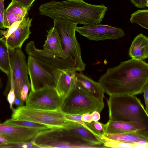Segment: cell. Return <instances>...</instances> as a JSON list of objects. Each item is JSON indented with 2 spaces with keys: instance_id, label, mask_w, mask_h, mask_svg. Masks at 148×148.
I'll use <instances>...</instances> for the list:
<instances>
[{
  "instance_id": "cell-1",
  "label": "cell",
  "mask_w": 148,
  "mask_h": 148,
  "mask_svg": "<svg viewBox=\"0 0 148 148\" xmlns=\"http://www.w3.org/2000/svg\"><path fill=\"white\" fill-rule=\"evenodd\" d=\"M98 82L110 96L136 95L142 93L148 82V64L131 58L108 68Z\"/></svg>"
},
{
  "instance_id": "cell-2",
  "label": "cell",
  "mask_w": 148,
  "mask_h": 148,
  "mask_svg": "<svg viewBox=\"0 0 148 148\" xmlns=\"http://www.w3.org/2000/svg\"><path fill=\"white\" fill-rule=\"evenodd\" d=\"M40 14L53 20L65 19L84 25L100 23L108 8L103 4H90L83 0L52 1L40 6Z\"/></svg>"
},
{
  "instance_id": "cell-3",
  "label": "cell",
  "mask_w": 148,
  "mask_h": 148,
  "mask_svg": "<svg viewBox=\"0 0 148 148\" xmlns=\"http://www.w3.org/2000/svg\"><path fill=\"white\" fill-rule=\"evenodd\" d=\"M109 120L140 123L148 127V113L135 95L110 96Z\"/></svg>"
},
{
  "instance_id": "cell-4",
  "label": "cell",
  "mask_w": 148,
  "mask_h": 148,
  "mask_svg": "<svg viewBox=\"0 0 148 148\" xmlns=\"http://www.w3.org/2000/svg\"><path fill=\"white\" fill-rule=\"evenodd\" d=\"M35 147L106 148L84 140L61 127H52L39 132L31 141Z\"/></svg>"
},
{
  "instance_id": "cell-5",
  "label": "cell",
  "mask_w": 148,
  "mask_h": 148,
  "mask_svg": "<svg viewBox=\"0 0 148 148\" xmlns=\"http://www.w3.org/2000/svg\"><path fill=\"white\" fill-rule=\"evenodd\" d=\"M104 106L77 84L63 99L60 110L64 114L82 115L94 111L100 113Z\"/></svg>"
},
{
  "instance_id": "cell-6",
  "label": "cell",
  "mask_w": 148,
  "mask_h": 148,
  "mask_svg": "<svg viewBox=\"0 0 148 148\" xmlns=\"http://www.w3.org/2000/svg\"><path fill=\"white\" fill-rule=\"evenodd\" d=\"M53 20V27L60 38L64 53L74 61L79 72L84 70L86 65L82 60L81 49L75 36L77 24L65 19Z\"/></svg>"
},
{
  "instance_id": "cell-7",
  "label": "cell",
  "mask_w": 148,
  "mask_h": 148,
  "mask_svg": "<svg viewBox=\"0 0 148 148\" xmlns=\"http://www.w3.org/2000/svg\"><path fill=\"white\" fill-rule=\"evenodd\" d=\"M11 118L42 124L52 127H60L67 121L60 109L48 110L35 109L23 106L12 111Z\"/></svg>"
},
{
  "instance_id": "cell-8",
  "label": "cell",
  "mask_w": 148,
  "mask_h": 148,
  "mask_svg": "<svg viewBox=\"0 0 148 148\" xmlns=\"http://www.w3.org/2000/svg\"><path fill=\"white\" fill-rule=\"evenodd\" d=\"M28 74L27 64L24 53L21 48L14 49L11 58L10 71L8 77L10 87L14 88L16 97L21 99L20 92L24 85L26 84L31 88Z\"/></svg>"
},
{
  "instance_id": "cell-9",
  "label": "cell",
  "mask_w": 148,
  "mask_h": 148,
  "mask_svg": "<svg viewBox=\"0 0 148 148\" xmlns=\"http://www.w3.org/2000/svg\"><path fill=\"white\" fill-rule=\"evenodd\" d=\"M63 98L55 87L30 90L26 101V105L32 108L48 110L60 109Z\"/></svg>"
},
{
  "instance_id": "cell-10",
  "label": "cell",
  "mask_w": 148,
  "mask_h": 148,
  "mask_svg": "<svg viewBox=\"0 0 148 148\" xmlns=\"http://www.w3.org/2000/svg\"><path fill=\"white\" fill-rule=\"evenodd\" d=\"M25 50L28 56L39 60L50 71L58 69L79 72L73 60L56 56L43 49H38L33 41H31L27 44Z\"/></svg>"
},
{
  "instance_id": "cell-11",
  "label": "cell",
  "mask_w": 148,
  "mask_h": 148,
  "mask_svg": "<svg viewBox=\"0 0 148 148\" xmlns=\"http://www.w3.org/2000/svg\"><path fill=\"white\" fill-rule=\"evenodd\" d=\"M31 90L34 91L50 87H55L52 73L37 59L28 56L27 63Z\"/></svg>"
},
{
  "instance_id": "cell-12",
  "label": "cell",
  "mask_w": 148,
  "mask_h": 148,
  "mask_svg": "<svg viewBox=\"0 0 148 148\" xmlns=\"http://www.w3.org/2000/svg\"><path fill=\"white\" fill-rule=\"evenodd\" d=\"M75 31L89 39L96 41L114 40L125 34L121 28L100 23L76 26Z\"/></svg>"
},
{
  "instance_id": "cell-13",
  "label": "cell",
  "mask_w": 148,
  "mask_h": 148,
  "mask_svg": "<svg viewBox=\"0 0 148 148\" xmlns=\"http://www.w3.org/2000/svg\"><path fill=\"white\" fill-rule=\"evenodd\" d=\"M39 132L33 129L14 126L0 123V135L9 143L31 142Z\"/></svg>"
},
{
  "instance_id": "cell-14",
  "label": "cell",
  "mask_w": 148,
  "mask_h": 148,
  "mask_svg": "<svg viewBox=\"0 0 148 148\" xmlns=\"http://www.w3.org/2000/svg\"><path fill=\"white\" fill-rule=\"evenodd\" d=\"M76 71L56 69L53 71L55 87L63 99L76 84Z\"/></svg>"
},
{
  "instance_id": "cell-15",
  "label": "cell",
  "mask_w": 148,
  "mask_h": 148,
  "mask_svg": "<svg viewBox=\"0 0 148 148\" xmlns=\"http://www.w3.org/2000/svg\"><path fill=\"white\" fill-rule=\"evenodd\" d=\"M32 19L27 16L25 17L12 32L7 36H4L10 50L21 48L25 41L29 38L31 33L30 28Z\"/></svg>"
},
{
  "instance_id": "cell-16",
  "label": "cell",
  "mask_w": 148,
  "mask_h": 148,
  "mask_svg": "<svg viewBox=\"0 0 148 148\" xmlns=\"http://www.w3.org/2000/svg\"><path fill=\"white\" fill-rule=\"evenodd\" d=\"M103 128L105 134H107L133 133L148 130V127L137 122L110 120L103 124Z\"/></svg>"
},
{
  "instance_id": "cell-17",
  "label": "cell",
  "mask_w": 148,
  "mask_h": 148,
  "mask_svg": "<svg viewBox=\"0 0 148 148\" xmlns=\"http://www.w3.org/2000/svg\"><path fill=\"white\" fill-rule=\"evenodd\" d=\"M46 37L43 46V50L56 56L71 59L64 53L60 38L53 27L47 31Z\"/></svg>"
},
{
  "instance_id": "cell-18",
  "label": "cell",
  "mask_w": 148,
  "mask_h": 148,
  "mask_svg": "<svg viewBox=\"0 0 148 148\" xmlns=\"http://www.w3.org/2000/svg\"><path fill=\"white\" fill-rule=\"evenodd\" d=\"M28 11L15 1L12 0L4 10L3 23L4 28H9L14 22L21 21L27 16Z\"/></svg>"
},
{
  "instance_id": "cell-19",
  "label": "cell",
  "mask_w": 148,
  "mask_h": 148,
  "mask_svg": "<svg viewBox=\"0 0 148 148\" xmlns=\"http://www.w3.org/2000/svg\"><path fill=\"white\" fill-rule=\"evenodd\" d=\"M76 84L101 101H103L104 92L99 82L84 75L81 71L75 73Z\"/></svg>"
},
{
  "instance_id": "cell-20",
  "label": "cell",
  "mask_w": 148,
  "mask_h": 148,
  "mask_svg": "<svg viewBox=\"0 0 148 148\" xmlns=\"http://www.w3.org/2000/svg\"><path fill=\"white\" fill-rule=\"evenodd\" d=\"M132 58L143 60L148 58V38L142 33L138 35L132 41L129 51Z\"/></svg>"
},
{
  "instance_id": "cell-21",
  "label": "cell",
  "mask_w": 148,
  "mask_h": 148,
  "mask_svg": "<svg viewBox=\"0 0 148 148\" xmlns=\"http://www.w3.org/2000/svg\"><path fill=\"white\" fill-rule=\"evenodd\" d=\"M61 127L71 132L84 140L92 143L103 145L97 136L80 124L67 120Z\"/></svg>"
},
{
  "instance_id": "cell-22",
  "label": "cell",
  "mask_w": 148,
  "mask_h": 148,
  "mask_svg": "<svg viewBox=\"0 0 148 148\" xmlns=\"http://www.w3.org/2000/svg\"><path fill=\"white\" fill-rule=\"evenodd\" d=\"M103 136L109 139L124 143H133L140 141L148 142V130L130 133L105 134Z\"/></svg>"
},
{
  "instance_id": "cell-23",
  "label": "cell",
  "mask_w": 148,
  "mask_h": 148,
  "mask_svg": "<svg viewBox=\"0 0 148 148\" xmlns=\"http://www.w3.org/2000/svg\"><path fill=\"white\" fill-rule=\"evenodd\" d=\"M13 51L8 48L4 36L0 38V69L8 76L10 71V62Z\"/></svg>"
},
{
  "instance_id": "cell-24",
  "label": "cell",
  "mask_w": 148,
  "mask_h": 148,
  "mask_svg": "<svg viewBox=\"0 0 148 148\" xmlns=\"http://www.w3.org/2000/svg\"><path fill=\"white\" fill-rule=\"evenodd\" d=\"M106 147L148 148V142L140 141L133 143L121 142L113 140L102 136L99 138Z\"/></svg>"
},
{
  "instance_id": "cell-25",
  "label": "cell",
  "mask_w": 148,
  "mask_h": 148,
  "mask_svg": "<svg viewBox=\"0 0 148 148\" xmlns=\"http://www.w3.org/2000/svg\"><path fill=\"white\" fill-rule=\"evenodd\" d=\"M3 123L14 126L33 129L39 132L51 127L42 124L12 118L7 120Z\"/></svg>"
},
{
  "instance_id": "cell-26",
  "label": "cell",
  "mask_w": 148,
  "mask_h": 148,
  "mask_svg": "<svg viewBox=\"0 0 148 148\" xmlns=\"http://www.w3.org/2000/svg\"><path fill=\"white\" fill-rule=\"evenodd\" d=\"M130 21L136 23L142 27L148 29V10H138L131 14Z\"/></svg>"
},
{
  "instance_id": "cell-27",
  "label": "cell",
  "mask_w": 148,
  "mask_h": 148,
  "mask_svg": "<svg viewBox=\"0 0 148 148\" xmlns=\"http://www.w3.org/2000/svg\"><path fill=\"white\" fill-rule=\"evenodd\" d=\"M86 123L90 129L99 138L105 134L103 124L98 121H92L89 123Z\"/></svg>"
},
{
  "instance_id": "cell-28",
  "label": "cell",
  "mask_w": 148,
  "mask_h": 148,
  "mask_svg": "<svg viewBox=\"0 0 148 148\" xmlns=\"http://www.w3.org/2000/svg\"><path fill=\"white\" fill-rule=\"evenodd\" d=\"M65 116L67 120L71 121L83 125L95 135L87 125L86 123L82 120V115L65 114Z\"/></svg>"
},
{
  "instance_id": "cell-29",
  "label": "cell",
  "mask_w": 148,
  "mask_h": 148,
  "mask_svg": "<svg viewBox=\"0 0 148 148\" xmlns=\"http://www.w3.org/2000/svg\"><path fill=\"white\" fill-rule=\"evenodd\" d=\"M15 97L14 88L12 87H10V91L7 96V99L9 104L10 108L12 111L14 109L13 107V105L14 104Z\"/></svg>"
},
{
  "instance_id": "cell-30",
  "label": "cell",
  "mask_w": 148,
  "mask_h": 148,
  "mask_svg": "<svg viewBox=\"0 0 148 148\" xmlns=\"http://www.w3.org/2000/svg\"><path fill=\"white\" fill-rule=\"evenodd\" d=\"M18 3L28 11L35 0H13Z\"/></svg>"
},
{
  "instance_id": "cell-31",
  "label": "cell",
  "mask_w": 148,
  "mask_h": 148,
  "mask_svg": "<svg viewBox=\"0 0 148 148\" xmlns=\"http://www.w3.org/2000/svg\"><path fill=\"white\" fill-rule=\"evenodd\" d=\"M135 6L138 8L148 7V0H130Z\"/></svg>"
},
{
  "instance_id": "cell-32",
  "label": "cell",
  "mask_w": 148,
  "mask_h": 148,
  "mask_svg": "<svg viewBox=\"0 0 148 148\" xmlns=\"http://www.w3.org/2000/svg\"><path fill=\"white\" fill-rule=\"evenodd\" d=\"M31 88L26 84L23 86L20 92L21 98L23 101H26L28 96V91Z\"/></svg>"
},
{
  "instance_id": "cell-33",
  "label": "cell",
  "mask_w": 148,
  "mask_h": 148,
  "mask_svg": "<svg viewBox=\"0 0 148 148\" xmlns=\"http://www.w3.org/2000/svg\"><path fill=\"white\" fill-rule=\"evenodd\" d=\"M4 0H0V28H4L3 23Z\"/></svg>"
},
{
  "instance_id": "cell-34",
  "label": "cell",
  "mask_w": 148,
  "mask_h": 148,
  "mask_svg": "<svg viewBox=\"0 0 148 148\" xmlns=\"http://www.w3.org/2000/svg\"><path fill=\"white\" fill-rule=\"evenodd\" d=\"M144 95L145 105V110L148 113V82H147L144 86L143 92Z\"/></svg>"
},
{
  "instance_id": "cell-35",
  "label": "cell",
  "mask_w": 148,
  "mask_h": 148,
  "mask_svg": "<svg viewBox=\"0 0 148 148\" xmlns=\"http://www.w3.org/2000/svg\"><path fill=\"white\" fill-rule=\"evenodd\" d=\"M82 120L85 123H89L92 121L91 113H87L82 114Z\"/></svg>"
},
{
  "instance_id": "cell-36",
  "label": "cell",
  "mask_w": 148,
  "mask_h": 148,
  "mask_svg": "<svg viewBox=\"0 0 148 148\" xmlns=\"http://www.w3.org/2000/svg\"><path fill=\"white\" fill-rule=\"evenodd\" d=\"M93 121H97L100 118V113L97 111H94L91 113Z\"/></svg>"
},
{
  "instance_id": "cell-37",
  "label": "cell",
  "mask_w": 148,
  "mask_h": 148,
  "mask_svg": "<svg viewBox=\"0 0 148 148\" xmlns=\"http://www.w3.org/2000/svg\"><path fill=\"white\" fill-rule=\"evenodd\" d=\"M24 101L19 98L15 97L14 101V104L17 107H20L23 106Z\"/></svg>"
},
{
  "instance_id": "cell-38",
  "label": "cell",
  "mask_w": 148,
  "mask_h": 148,
  "mask_svg": "<svg viewBox=\"0 0 148 148\" xmlns=\"http://www.w3.org/2000/svg\"><path fill=\"white\" fill-rule=\"evenodd\" d=\"M8 143L9 142L6 139L0 135V143Z\"/></svg>"
},
{
  "instance_id": "cell-39",
  "label": "cell",
  "mask_w": 148,
  "mask_h": 148,
  "mask_svg": "<svg viewBox=\"0 0 148 148\" xmlns=\"http://www.w3.org/2000/svg\"><path fill=\"white\" fill-rule=\"evenodd\" d=\"M3 86V84L1 81V79L0 77V88L2 87Z\"/></svg>"
},
{
  "instance_id": "cell-40",
  "label": "cell",
  "mask_w": 148,
  "mask_h": 148,
  "mask_svg": "<svg viewBox=\"0 0 148 148\" xmlns=\"http://www.w3.org/2000/svg\"></svg>"
}]
</instances>
